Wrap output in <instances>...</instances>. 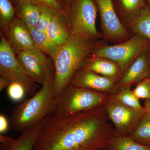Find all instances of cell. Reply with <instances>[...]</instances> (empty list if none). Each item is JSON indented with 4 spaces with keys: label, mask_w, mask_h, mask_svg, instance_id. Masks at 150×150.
Listing matches in <instances>:
<instances>
[{
    "label": "cell",
    "mask_w": 150,
    "mask_h": 150,
    "mask_svg": "<svg viewBox=\"0 0 150 150\" xmlns=\"http://www.w3.org/2000/svg\"><path fill=\"white\" fill-rule=\"evenodd\" d=\"M123 11L129 18L130 24L145 5V0H119Z\"/></svg>",
    "instance_id": "cell-24"
},
{
    "label": "cell",
    "mask_w": 150,
    "mask_h": 150,
    "mask_svg": "<svg viewBox=\"0 0 150 150\" xmlns=\"http://www.w3.org/2000/svg\"><path fill=\"white\" fill-rule=\"evenodd\" d=\"M57 1L64 6V7L66 9V11H67V8L69 7L73 0H57Z\"/></svg>",
    "instance_id": "cell-32"
},
{
    "label": "cell",
    "mask_w": 150,
    "mask_h": 150,
    "mask_svg": "<svg viewBox=\"0 0 150 150\" xmlns=\"http://www.w3.org/2000/svg\"><path fill=\"white\" fill-rule=\"evenodd\" d=\"M81 67L97 73L115 83L123 74L117 63L104 57L89 56L84 60Z\"/></svg>",
    "instance_id": "cell-14"
},
{
    "label": "cell",
    "mask_w": 150,
    "mask_h": 150,
    "mask_svg": "<svg viewBox=\"0 0 150 150\" xmlns=\"http://www.w3.org/2000/svg\"><path fill=\"white\" fill-rule=\"evenodd\" d=\"M0 76L8 79L11 83L21 84L28 95L33 96L38 91L37 84L22 69L2 33L0 32Z\"/></svg>",
    "instance_id": "cell-7"
},
{
    "label": "cell",
    "mask_w": 150,
    "mask_h": 150,
    "mask_svg": "<svg viewBox=\"0 0 150 150\" xmlns=\"http://www.w3.org/2000/svg\"><path fill=\"white\" fill-rule=\"evenodd\" d=\"M16 16L15 8L11 0H0L1 32L5 31L9 24Z\"/></svg>",
    "instance_id": "cell-23"
},
{
    "label": "cell",
    "mask_w": 150,
    "mask_h": 150,
    "mask_svg": "<svg viewBox=\"0 0 150 150\" xmlns=\"http://www.w3.org/2000/svg\"><path fill=\"white\" fill-rule=\"evenodd\" d=\"M147 1H149V3L150 4V0H147Z\"/></svg>",
    "instance_id": "cell-36"
},
{
    "label": "cell",
    "mask_w": 150,
    "mask_h": 150,
    "mask_svg": "<svg viewBox=\"0 0 150 150\" xmlns=\"http://www.w3.org/2000/svg\"><path fill=\"white\" fill-rule=\"evenodd\" d=\"M71 85L110 96L116 93L115 82L82 67L76 73Z\"/></svg>",
    "instance_id": "cell-12"
},
{
    "label": "cell",
    "mask_w": 150,
    "mask_h": 150,
    "mask_svg": "<svg viewBox=\"0 0 150 150\" xmlns=\"http://www.w3.org/2000/svg\"><path fill=\"white\" fill-rule=\"evenodd\" d=\"M149 60H150V50H149Z\"/></svg>",
    "instance_id": "cell-35"
},
{
    "label": "cell",
    "mask_w": 150,
    "mask_h": 150,
    "mask_svg": "<svg viewBox=\"0 0 150 150\" xmlns=\"http://www.w3.org/2000/svg\"><path fill=\"white\" fill-rule=\"evenodd\" d=\"M110 96L70 84L57 99L55 112L67 116L91 110L104 105Z\"/></svg>",
    "instance_id": "cell-4"
},
{
    "label": "cell",
    "mask_w": 150,
    "mask_h": 150,
    "mask_svg": "<svg viewBox=\"0 0 150 150\" xmlns=\"http://www.w3.org/2000/svg\"><path fill=\"white\" fill-rule=\"evenodd\" d=\"M133 91L139 99H150V78L145 79L137 84Z\"/></svg>",
    "instance_id": "cell-26"
},
{
    "label": "cell",
    "mask_w": 150,
    "mask_h": 150,
    "mask_svg": "<svg viewBox=\"0 0 150 150\" xmlns=\"http://www.w3.org/2000/svg\"><path fill=\"white\" fill-rule=\"evenodd\" d=\"M99 150H110L108 148H105V149H100Z\"/></svg>",
    "instance_id": "cell-34"
},
{
    "label": "cell",
    "mask_w": 150,
    "mask_h": 150,
    "mask_svg": "<svg viewBox=\"0 0 150 150\" xmlns=\"http://www.w3.org/2000/svg\"><path fill=\"white\" fill-rule=\"evenodd\" d=\"M97 11L94 0H73L66 11L72 35L97 40L100 36L96 27Z\"/></svg>",
    "instance_id": "cell-5"
},
{
    "label": "cell",
    "mask_w": 150,
    "mask_h": 150,
    "mask_svg": "<svg viewBox=\"0 0 150 150\" xmlns=\"http://www.w3.org/2000/svg\"><path fill=\"white\" fill-rule=\"evenodd\" d=\"M15 139L11 137H6L3 134H0V143L1 148L4 147L11 144Z\"/></svg>",
    "instance_id": "cell-30"
},
{
    "label": "cell",
    "mask_w": 150,
    "mask_h": 150,
    "mask_svg": "<svg viewBox=\"0 0 150 150\" xmlns=\"http://www.w3.org/2000/svg\"><path fill=\"white\" fill-rule=\"evenodd\" d=\"M7 91L8 97L16 102L23 99L25 95L26 94L23 86L16 82L11 83L7 87Z\"/></svg>",
    "instance_id": "cell-27"
},
{
    "label": "cell",
    "mask_w": 150,
    "mask_h": 150,
    "mask_svg": "<svg viewBox=\"0 0 150 150\" xmlns=\"http://www.w3.org/2000/svg\"><path fill=\"white\" fill-rule=\"evenodd\" d=\"M115 137L104 105L73 115L46 117L33 150H99Z\"/></svg>",
    "instance_id": "cell-1"
},
{
    "label": "cell",
    "mask_w": 150,
    "mask_h": 150,
    "mask_svg": "<svg viewBox=\"0 0 150 150\" xmlns=\"http://www.w3.org/2000/svg\"><path fill=\"white\" fill-rule=\"evenodd\" d=\"M46 33L51 41L58 47L69 40L72 34L66 12L54 9Z\"/></svg>",
    "instance_id": "cell-15"
},
{
    "label": "cell",
    "mask_w": 150,
    "mask_h": 150,
    "mask_svg": "<svg viewBox=\"0 0 150 150\" xmlns=\"http://www.w3.org/2000/svg\"><path fill=\"white\" fill-rule=\"evenodd\" d=\"M149 78H150V64L148 48L143 51L124 71L115 83L116 93L123 89L131 88Z\"/></svg>",
    "instance_id": "cell-11"
},
{
    "label": "cell",
    "mask_w": 150,
    "mask_h": 150,
    "mask_svg": "<svg viewBox=\"0 0 150 150\" xmlns=\"http://www.w3.org/2000/svg\"><path fill=\"white\" fill-rule=\"evenodd\" d=\"M98 45L97 40L75 35H72L67 42L58 47L52 59L54 68V92L57 99L71 84L84 60Z\"/></svg>",
    "instance_id": "cell-3"
},
{
    "label": "cell",
    "mask_w": 150,
    "mask_h": 150,
    "mask_svg": "<svg viewBox=\"0 0 150 150\" xmlns=\"http://www.w3.org/2000/svg\"><path fill=\"white\" fill-rule=\"evenodd\" d=\"M4 33L7 41L15 54L35 48L29 28L17 17L11 22Z\"/></svg>",
    "instance_id": "cell-13"
},
{
    "label": "cell",
    "mask_w": 150,
    "mask_h": 150,
    "mask_svg": "<svg viewBox=\"0 0 150 150\" xmlns=\"http://www.w3.org/2000/svg\"><path fill=\"white\" fill-rule=\"evenodd\" d=\"M35 48L49 55L51 59L56 55L58 46L48 37L46 32L41 31L35 27L29 28Z\"/></svg>",
    "instance_id": "cell-18"
},
{
    "label": "cell",
    "mask_w": 150,
    "mask_h": 150,
    "mask_svg": "<svg viewBox=\"0 0 150 150\" xmlns=\"http://www.w3.org/2000/svg\"><path fill=\"white\" fill-rule=\"evenodd\" d=\"M16 56L22 69L35 83L43 84L48 71L54 67L46 54L37 48L19 51Z\"/></svg>",
    "instance_id": "cell-9"
},
{
    "label": "cell",
    "mask_w": 150,
    "mask_h": 150,
    "mask_svg": "<svg viewBox=\"0 0 150 150\" xmlns=\"http://www.w3.org/2000/svg\"><path fill=\"white\" fill-rule=\"evenodd\" d=\"M104 108L108 118L114 128L115 136H130L145 114L123 104L113 95L109 97Z\"/></svg>",
    "instance_id": "cell-8"
},
{
    "label": "cell",
    "mask_w": 150,
    "mask_h": 150,
    "mask_svg": "<svg viewBox=\"0 0 150 150\" xmlns=\"http://www.w3.org/2000/svg\"><path fill=\"white\" fill-rule=\"evenodd\" d=\"M100 16L103 35L111 41H119L129 37V33L116 13L112 0H94Z\"/></svg>",
    "instance_id": "cell-10"
},
{
    "label": "cell",
    "mask_w": 150,
    "mask_h": 150,
    "mask_svg": "<svg viewBox=\"0 0 150 150\" xmlns=\"http://www.w3.org/2000/svg\"><path fill=\"white\" fill-rule=\"evenodd\" d=\"M43 5H47L59 11L66 12V9L57 0H31Z\"/></svg>",
    "instance_id": "cell-28"
},
{
    "label": "cell",
    "mask_w": 150,
    "mask_h": 150,
    "mask_svg": "<svg viewBox=\"0 0 150 150\" xmlns=\"http://www.w3.org/2000/svg\"><path fill=\"white\" fill-rule=\"evenodd\" d=\"M54 9L47 5L42 6V10L35 26L36 28L41 31L46 32L51 22Z\"/></svg>",
    "instance_id": "cell-25"
},
{
    "label": "cell",
    "mask_w": 150,
    "mask_h": 150,
    "mask_svg": "<svg viewBox=\"0 0 150 150\" xmlns=\"http://www.w3.org/2000/svg\"><path fill=\"white\" fill-rule=\"evenodd\" d=\"M129 137L141 144L150 146V113H145Z\"/></svg>",
    "instance_id": "cell-20"
},
{
    "label": "cell",
    "mask_w": 150,
    "mask_h": 150,
    "mask_svg": "<svg viewBox=\"0 0 150 150\" xmlns=\"http://www.w3.org/2000/svg\"><path fill=\"white\" fill-rule=\"evenodd\" d=\"M144 107L146 112L150 113V99L146 100Z\"/></svg>",
    "instance_id": "cell-33"
},
{
    "label": "cell",
    "mask_w": 150,
    "mask_h": 150,
    "mask_svg": "<svg viewBox=\"0 0 150 150\" xmlns=\"http://www.w3.org/2000/svg\"><path fill=\"white\" fill-rule=\"evenodd\" d=\"M57 99L54 92V68L48 71L42 87L30 98L24 99L12 111L10 125L22 133L56 112Z\"/></svg>",
    "instance_id": "cell-2"
},
{
    "label": "cell",
    "mask_w": 150,
    "mask_h": 150,
    "mask_svg": "<svg viewBox=\"0 0 150 150\" xmlns=\"http://www.w3.org/2000/svg\"><path fill=\"white\" fill-rule=\"evenodd\" d=\"M150 40L136 34L125 42L112 46L98 45L90 56L104 57L117 63L123 73L143 51L149 48Z\"/></svg>",
    "instance_id": "cell-6"
},
{
    "label": "cell",
    "mask_w": 150,
    "mask_h": 150,
    "mask_svg": "<svg viewBox=\"0 0 150 150\" xmlns=\"http://www.w3.org/2000/svg\"><path fill=\"white\" fill-rule=\"evenodd\" d=\"M9 122L6 117L4 115L1 114L0 115V133L3 134L8 130Z\"/></svg>",
    "instance_id": "cell-29"
},
{
    "label": "cell",
    "mask_w": 150,
    "mask_h": 150,
    "mask_svg": "<svg viewBox=\"0 0 150 150\" xmlns=\"http://www.w3.org/2000/svg\"><path fill=\"white\" fill-rule=\"evenodd\" d=\"M11 83L10 81L8 79L0 76V91H3L4 89L8 87Z\"/></svg>",
    "instance_id": "cell-31"
},
{
    "label": "cell",
    "mask_w": 150,
    "mask_h": 150,
    "mask_svg": "<svg viewBox=\"0 0 150 150\" xmlns=\"http://www.w3.org/2000/svg\"><path fill=\"white\" fill-rule=\"evenodd\" d=\"M108 149L110 150H150V146L141 144L129 136H115Z\"/></svg>",
    "instance_id": "cell-21"
},
{
    "label": "cell",
    "mask_w": 150,
    "mask_h": 150,
    "mask_svg": "<svg viewBox=\"0 0 150 150\" xmlns=\"http://www.w3.org/2000/svg\"><path fill=\"white\" fill-rule=\"evenodd\" d=\"M44 120L45 119L31 129L22 133L18 138L6 146L1 148V150H33Z\"/></svg>",
    "instance_id": "cell-17"
},
{
    "label": "cell",
    "mask_w": 150,
    "mask_h": 150,
    "mask_svg": "<svg viewBox=\"0 0 150 150\" xmlns=\"http://www.w3.org/2000/svg\"><path fill=\"white\" fill-rule=\"evenodd\" d=\"M131 29L137 34L150 40V7L145 6L131 23Z\"/></svg>",
    "instance_id": "cell-19"
},
{
    "label": "cell",
    "mask_w": 150,
    "mask_h": 150,
    "mask_svg": "<svg viewBox=\"0 0 150 150\" xmlns=\"http://www.w3.org/2000/svg\"><path fill=\"white\" fill-rule=\"evenodd\" d=\"M16 16L24 23L28 28L35 27L43 5L31 0H11Z\"/></svg>",
    "instance_id": "cell-16"
},
{
    "label": "cell",
    "mask_w": 150,
    "mask_h": 150,
    "mask_svg": "<svg viewBox=\"0 0 150 150\" xmlns=\"http://www.w3.org/2000/svg\"><path fill=\"white\" fill-rule=\"evenodd\" d=\"M113 95L123 104L132 109L142 114H144L146 113L144 107L141 105L139 99L134 95L131 88L123 89Z\"/></svg>",
    "instance_id": "cell-22"
}]
</instances>
